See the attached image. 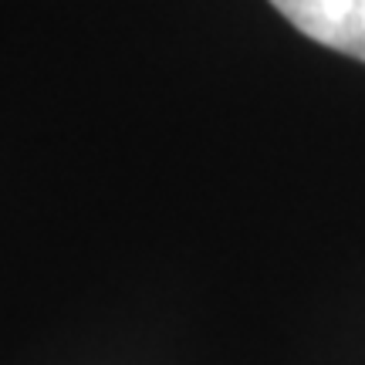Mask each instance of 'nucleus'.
Listing matches in <instances>:
<instances>
[{
  "mask_svg": "<svg viewBox=\"0 0 365 365\" xmlns=\"http://www.w3.org/2000/svg\"><path fill=\"white\" fill-rule=\"evenodd\" d=\"M301 34L365 61V0H271Z\"/></svg>",
  "mask_w": 365,
  "mask_h": 365,
  "instance_id": "obj_1",
  "label": "nucleus"
}]
</instances>
